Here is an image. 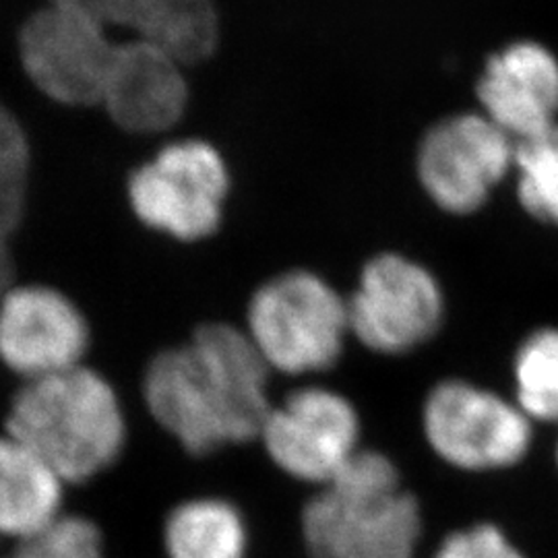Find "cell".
<instances>
[{"mask_svg": "<svg viewBox=\"0 0 558 558\" xmlns=\"http://www.w3.org/2000/svg\"><path fill=\"white\" fill-rule=\"evenodd\" d=\"M267 380L269 366L248 333L209 323L189 343L149 362L143 399L151 418L184 451L207 456L259 437L271 410Z\"/></svg>", "mask_w": 558, "mask_h": 558, "instance_id": "obj_1", "label": "cell"}, {"mask_svg": "<svg viewBox=\"0 0 558 558\" xmlns=\"http://www.w3.org/2000/svg\"><path fill=\"white\" fill-rule=\"evenodd\" d=\"M2 430L36 451L66 486L108 472L126 445L119 393L87 364L21 383L7 403Z\"/></svg>", "mask_w": 558, "mask_h": 558, "instance_id": "obj_2", "label": "cell"}, {"mask_svg": "<svg viewBox=\"0 0 558 558\" xmlns=\"http://www.w3.org/2000/svg\"><path fill=\"white\" fill-rule=\"evenodd\" d=\"M246 323L260 359L283 375L331 368L350 331L345 300L311 271H286L263 283Z\"/></svg>", "mask_w": 558, "mask_h": 558, "instance_id": "obj_3", "label": "cell"}, {"mask_svg": "<svg viewBox=\"0 0 558 558\" xmlns=\"http://www.w3.org/2000/svg\"><path fill=\"white\" fill-rule=\"evenodd\" d=\"M230 189L226 161L205 141H177L161 147L126 182L137 220L172 239L211 236L221 221Z\"/></svg>", "mask_w": 558, "mask_h": 558, "instance_id": "obj_4", "label": "cell"}, {"mask_svg": "<svg viewBox=\"0 0 558 558\" xmlns=\"http://www.w3.org/2000/svg\"><path fill=\"white\" fill-rule=\"evenodd\" d=\"M117 41L98 23L44 2L21 21L15 54L27 83L57 106H100Z\"/></svg>", "mask_w": 558, "mask_h": 558, "instance_id": "obj_5", "label": "cell"}, {"mask_svg": "<svg viewBox=\"0 0 558 558\" xmlns=\"http://www.w3.org/2000/svg\"><path fill=\"white\" fill-rule=\"evenodd\" d=\"M422 424L433 451L465 472L511 468L532 445V424L518 403L465 380L439 383L426 398Z\"/></svg>", "mask_w": 558, "mask_h": 558, "instance_id": "obj_6", "label": "cell"}, {"mask_svg": "<svg viewBox=\"0 0 558 558\" xmlns=\"http://www.w3.org/2000/svg\"><path fill=\"white\" fill-rule=\"evenodd\" d=\"M302 530L311 558H414L422 515L418 500L401 488L323 486L304 509Z\"/></svg>", "mask_w": 558, "mask_h": 558, "instance_id": "obj_7", "label": "cell"}, {"mask_svg": "<svg viewBox=\"0 0 558 558\" xmlns=\"http://www.w3.org/2000/svg\"><path fill=\"white\" fill-rule=\"evenodd\" d=\"M345 304L350 331L379 354L416 350L439 331L445 311L435 276L393 253L375 257L362 269Z\"/></svg>", "mask_w": 558, "mask_h": 558, "instance_id": "obj_8", "label": "cell"}, {"mask_svg": "<svg viewBox=\"0 0 558 558\" xmlns=\"http://www.w3.org/2000/svg\"><path fill=\"white\" fill-rule=\"evenodd\" d=\"M89 345V320L59 286L20 281L0 302V366L21 383L85 364Z\"/></svg>", "mask_w": 558, "mask_h": 558, "instance_id": "obj_9", "label": "cell"}, {"mask_svg": "<svg viewBox=\"0 0 558 558\" xmlns=\"http://www.w3.org/2000/svg\"><path fill=\"white\" fill-rule=\"evenodd\" d=\"M259 437L281 472L327 486L359 451V414L336 391L304 387L271 405Z\"/></svg>", "mask_w": 558, "mask_h": 558, "instance_id": "obj_10", "label": "cell"}, {"mask_svg": "<svg viewBox=\"0 0 558 558\" xmlns=\"http://www.w3.org/2000/svg\"><path fill=\"white\" fill-rule=\"evenodd\" d=\"M515 161V143L484 114H459L435 124L422 140L418 177L449 214H472Z\"/></svg>", "mask_w": 558, "mask_h": 558, "instance_id": "obj_11", "label": "cell"}, {"mask_svg": "<svg viewBox=\"0 0 558 558\" xmlns=\"http://www.w3.org/2000/svg\"><path fill=\"white\" fill-rule=\"evenodd\" d=\"M478 98L511 140L539 137L557 126L558 60L536 41H515L486 62Z\"/></svg>", "mask_w": 558, "mask_h": 558, "instance_id": "obj_12", "label": "cell"}, {"mask_svg": "<svg viewBox=\"0 0 558 558\" xmlns=\"http://www.w3.org/2000/svg\"><path fill=\"white\" fill-rule=\"evenodd\" d=\"M186 101L189 87L177 60L140 38L117 46L100 106L119 129L163 133L179 122Z\"/></svg>", "mask_w": 558, "mask_h": 558, "instance_id": "obj_13", "label": "cell"}, {"mask_svg": "<svg viewBox=\"0 0 558 558\" xmlns=\"http://www.w3.org/2000/svg\"><path fill=\"white\" fill-rule=\"evenodd\" d=\"M64 499V480L25 442L0 430V538L40 534L66 513Z\"/></svg>", "mask_w": 558, "mask_h": 558, "instance_id": "obj_14", "label": "cell"}, {"mask_svg": "<svg viewBox=\"0 0 558 558\" xmlns=\"http://www.w3.org/2000/svg\"><path fill=\"white\" fill-rule=\"evenodd\" d=\"M246 542L244 518L223 499L184 500L163 525L168 558H244Z\"/></svg>", "mask_w": 558, "mask_h": 558, "instance_id": "obj_15", "label": "cell"}, {"mask_svg": "<svg viewBox=\"0 0 558 558\" xmlns=\"http://www.w3.org/2000/svg\"><path fill=\"white\" fill-rule=\"evenodd\" d=\"M135 34L184 66L214 54L220 27L211 0H147Z\"/></svg>", "mask_w": 558, "mask_h": 558, "instance_id": "obj_16", "label": "cell"}, {"mask_svg": "<svg viewBox=\"0 0 558 558\" xmlns=\"http://www.w3.org/2000/svg\"><path fill=\"white\" fill-rule=\"evenodd\" d=\"M513 377L521 412L530 420L558 422V329H539L519 345Z\"/></svg>", "mask_w": 558, "mask_h": 558, "instance_id": "obj_17", "label": "cell"}, {"mask_svg": "<svg viewBox=\"0 0 558 558\" xmlns=\"http://www.w3.org/2000/svg\"><path fill=\"white\" fill-rule=\"evenodd\" d=\"M32 184V143L20 117L0 100V240L20 232Z\"/></svg>", "mask_w": 558, "mask_h": 558, "instance_id": "obj_18", "label": "cell"}, {"mask_svg": "<svg viewBox=\"0 0 558 558\" xmlns=\"http://www.w3.org/2000/svg\"><path fill=\"white\" fill-rule=\"evenodd\" d=\"M519 201L536 220L558 226V124L515 145Z\"/></svg>", "mask_w": 558, "mask_h": 558, "instance_id": "obj_19", "label": "cell"}, {"mask_svg": "<svg viewBox=\"0 0 558 558\" xmlns=\"http://www.w3.org/2000/svg\"><path fill=\"white\" fill-rule=\"evenodd\" d=\"M0 558H106V544L96 521L64 513L40 534L13 542Z\"/></svg>", "mask_w": 558, "mask_h": 558, "instance_id": "obj_20", "label": "cell"}, {"mask_svg": "<svg viewBox=\"0 0 558 558\" xmlns=\"http://www.w3.org/2000/svg\"><path fill=\"white\" fill-rule=\"evenodd\" d=\"M433 558H525L497 525L478 523L442 539Z\"/></svg>", "mask_w": 558, "mask_h": 558, "instance_id": "obj_21", "label": "cell"}, {"mask_svg": "<svg viewBox=\"0 0 558 558\" xmlns=\"http://www.w3.org/2000/svg\"><path fill=\"white\" fill-rule=\"evenodd\" d=\"M85 20L94 21L104 29H131L137 32L147 0H44Z\"/></svg>", "mask_w": 558, "mask_h": 558, "instance_id": "obj_22", "label": "cell"}, {"mask_svg": "<svg viewBox=\"0 0 558 558\" xmlns=\"http://www.w3.org/2000/svg\"><path fill=\"white\" fill-rule=\"evenodd\" d=\"M20 283V269L11 242L0 240V302L9 294V290Z\"/></svg>", "mask_w": 558, "mask_h": 558, "instance_id": "obj_23", "label": "cell"}, {"mask_svg": "<svg viewBox=\"0 0 558 558\" xmlns=\"http://www.w3.org/2000/svg\"><path fill=\"white\" fill-rule=\"evenodd\" d=\"M557 461H558V445H557Z\"/></svg>", "mask_w": 558, "mask_h": 558, "instance_id": "obj_24", "label": "cell"}]
</instances>
